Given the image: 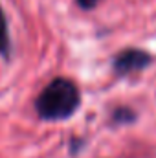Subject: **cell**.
Instances as JSON below:
<instances>
[{"label":"cell","mask_w":156,"mask_h":158,"mask_svg":"<svg viewBox=\"0 0 156 158\" xmlns=\"http://www.w3.org/2000/svg\"><path fill=\"white\" fill-rule=\"evenodd\" d=\"M149 61H151V55L142 50H125L114 59V70L117 74L125 76V74L145 68Z\"/></svg>","instance_id":"obj_2"},{"label":"cell","mask_w":156,"mask_h":158,"mask_svg":"<svg viewBox=\"0 0 156 158\" xmlns=\"http://www.w3.org/2000/svg\"><path fill=\"white\" fill-rule=\"evenodd\" d=\"M97 2H99V0H77V4L83 9H90V7H94Z\"/></svg>","instance_id":"obj_4"},{"label":"cell","mask_w":156,"mask_h":158,"mask_svg":"<svg viewBox=\"0 0 156 158\" xmlns=\"http://www.w3.org/2000/svg\"><path fill=\"white\" fill-rule=\"evenodd\" d=\"M11 50V39H9V28H7V20L6 15L0 7V55L7 57Z\"/></svg>","instance_id":"obj_3"},{"label":"cell","mask_w":156,"mask_h":158,"mask_svg":"<svg viewBox=\"0 0 156 158\" xmlns=\"http://www.w3.org/2000/svg\"><path fill=\"white\" fill-rule=\"evenodd\" d=\"M79 88L70 79L57 77L39 94L35 109L42 119H66L79 107Z\"/></svg>","instance_id":"obj_1"}]
</instances>
